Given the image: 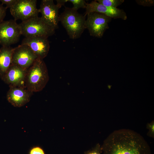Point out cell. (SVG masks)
<instances>
[{"label":"cell","instance_id":"obj_1","mask_svg":"<svg viewBox=\"0 0 154 154\" xmlns=\"http://www.w3.org/2000/svg\"><path fill=\"white\" fill-rule=\"evenodd\" d=\"M104 154H151L147 142L140 134L129 129L115 130L106 139Z\"/></svg>","mask_w":154,"mask_h":154},{"label":"cell","instance_id":"obj_2","mask_svg":"<svg viewBox=\"0 0 154 154\" xmlns=\"http://www.w3.org/2000/svg\"><path fill=\"white\" fill-rule=\"evenodd\" d=\"M49 80L46 66L43 59L37 58L27 70L25 87L33 93L42 91Z\"/></svg>","mask_w":154,"mask_h":154},{"label":"cell","instance_id":"obj_3","mask_svg":"<svg viewBox=\"0 0 154 154\" xmlns=\"http://www.w3.org/2000/svg\"><path fill=\"white\" fill-rule=\"evenodd\" d=\"M86 16L72 8L65 7L59 16V21L66 31L70 38H79L86 29Z\"/></svg>","mask_w":154,"mask_h":154},{"label":"cell","instance_id":"obj_4","mask_svg":"<svg viewBox=\"0 0 154 154\" xmlns=\"http://www.w3.org/2000/svg\"><path fill=\"white\" fill-rule=\"evenodd\" d=\"M21 35L25 37H43L48 38L53 35L55 29L38 16L22 21L19 24Z\"/></svg>","mask_w":154,"mask_h":154},{"label":"cell","instance_id":"obj_5","mask_svg":"<svg viewBox=\"0 0 154 154\" xmlns=\"http://www.w3.org/2000/svg\"><path fill=\"white\" fill-rule=\"evenodd\" d=\"M85 22L86 29L91 36L101 38L109 28L108 24L112 18L104 14L93 12L88 14Z\"/></svg>","mask_w":154,"mask_h":154},{"label":"cell","instance_id":"obj_6","mask_svg":"<svg viewBox=\"0 0 154 154\" xmlns=\"http://www.w3.org/2000/svg\"><path fill=\"white\" fill-rule=\"evenodd\" d=\"M21 35V28L14 19L0 23V45L9 46L17 43Z\"/></svg>","mask_w":154,"mask_h":154},{"label":"cell","instance_id":"obj_7","mask_svg":"<svg viewBox=\"0 0 154 154\" xmlns=\"http://www.w3.org/2000/svg\"><path fill=\"white\" fill-rule=\"evenodd\" d=\"M36 0H18L10 8V12L14 19L24 21L38 16V9L37 7Z\"/></svg>","mask_w":154,"mask_h":154},{"label":"cell","instance_id":"obj_8","mask_svg":"<svg viewBox=\"0 0 154 154\" xmlns=\"http://www.w3.org/2000/svg\"><path fill=\"white\" fill-rule=\"evenodd\" d=\"M37 58L28 46L21 44L14 48L12 63L27 69Z\"/></svg>","mask_w":154,"mask_h":154},{"label":"cell","instance_id":"obj_9","mask_svg":"<svg viewBox=\"0 0 154 154\" xmlns=\"http://www.w3.org/2000/svg\"><path fill=\"white\" fill-rule=\"evenodd\" d=\"M59 9L53 0H42L38 9L42 19L55 29L58 28Z\"/></svg>","mask_w":154,"mask_h":154},{"label":"cell","instance_id":"obj_10","mask_svg":"<svg viewBox=\"0 0 154 154\" xmlns=\"http://www.w3.org/2000/svg\"><path fill=\"white\" fill-rule=\"evenodd\" d=\"M48 38L43 37H25L21 44L28 46L37 58L43 59L47 55L50 49Z\"/></svg>","mask_w":154,"mask_h":154},{"label":"cell","instance_id":"obj_11","mask_svg":"<svg viewBox=\"0 0 154 154\" xmlns=\"http://www.w3.org/2000/svg\"><path fill=\"white\" fill-rule=\"evenodd\" d=\"M27 70L12 63L1 79L9 86L26 88L25 81Z\"/></svg>","mask_w":154,"mask_h":154},{"label":"cell","instance_id":"obj_12","mask_svg":"<svg viewBox=\"0 0 154 154\" xmlns=\"http://www.w3.org/2000/svg\"><path fill=\"white\" fill-rule=\"evenodd\" d=\"M85 9V16L90 13L96 12L104 14L112 18L121 19L123 20L127 19L126 13L123 10L104 5L96 0L87 3Z\"/></svg>","mask_w":154,"mask_h":154},{"label":"cell","instance_id":"obj_13","mask_svg":"<svg viewBox=\"0 0 154 154\" xmlns=\"http://www.w3.org/2000/svg\"><path fill=\"white\" fill-rule=\"evenodd\" d=\"M9 87L7 98L12 105L16 107H20L29 102L33 92L25 87Z\"/></svg>","mask_w":154,"mask_h":154},{"label":"cell","instance_id":"obj_14","mask_svg":"<svg viewBox=\"0 0 154 154\" xmlns=\"http://www.w3.org/2000/svg\"><path fill=\"white\" fill-rule=\"evenodd\" d=\"M14 48L10 46L0 48V77L4 75L12 63Z\"/></svg>","mask_w":154,"mask_h":154},{"label":"cell","instance_id":"obj_15","mask_svg":"<svg viewBox=\"0 0 154 154\" xmlns=\"http://www.w3.org/2000/svg\"><path fill=\"white\" fill-rule=\"evenodd\" d=\"M99 3L104 5L115 8L120 5L124 1V0H97Z\"/></svg>","mask_w":154,"mask_h":154},{"label":"cell","instance_id":"obj_16","mask_svg":"<svg viewBox=\"0 0 154 154\" xmlns=\"http://www.w3.org/2000/svg\"><path fill=\"white\" fill-rule=\"evenodd\" d=\"M67 1L71 3L73 5L72 8L76 11L80 8H86L87 3L84 0H67Z\"/></svg>","mask_w":154,"mask_h":154},{"label":"cell","instance_id":"obj_17","mask_svg":"<svg viewBox=\"0 0 154 154\" xmlns=\"http://www.w3.org/2000/svg\"><path fill=\"white\" fill-rule=\"evenodd\" d=\"M28 154H45V153L44 150L41 147L38 146H35L30 149Z\"/></svg>","mask_w":154,"mask_h":154},{"label":"cell","instance_id":"obj_18","mask_svg":"<svg viewBox=\"0 0 154 154\" xmlns=\"http://www.w3.org/2000/svg\"><path fill=\"white\" fill-rule=\"evenodd\" d=\"M18 0H0L1 4L3 5H5L6 6V9H10L13 7L17 2Z\"/></svg>","mask_w":154,"mask_h":154},{"label":"cell","instance_id":"obj_19","mask_svg":"<svg viewBox=\"0 0 154 154\" xmlns=\"http://www.w3.org/2000/svg\"><path fill=\"white\" fill-rule=\"evenodd\" d=\"M137 3L144 6H151L154 5V1L151 0H136Z\"/></svg>","mask_w":154,"mask_h":154},{"label":"cell","instance_id":"obj_20","mask_svg":"<svg viewBox=\"0 0 154 154\" xmlns=\"http://www.w3.org/2000/svg\"><path fill=\"white\" fill-rule=\"evenodd\" d=\"M7 9L0 3V23L3 21Z\"/></svg>","mask_w":154,"mask_h":154},{"label":"cell","instance_id":"obj_21","mask_svg":"<svg viewBox=\"0 0 154 154\" xmlns=\"http://www.w3.org/2000/svg\"><path fill=\"white\" fill-rule=\"evenodd\" d=\"M56 5L60 8L62 6L64 5L67 2V0H57Z\"/></svg>","mask_w":154,"mask_h":154},{"label":"cell","instance_id":"obj_22","mask_svg":"<svg viewBox=\"0 0 154 154\" xmlns=\"http://www.w3.org/2000/svg\"><path fill=\"white\" fill-rule=\"evenodd\" d=\"M88 154H100V153L96 151H94Z\"/></svg>","mask_w":154,"mask_h":154},{"label":"cell","instance_id":"obj_23","mask_svg":"<svg viewBox=\"0 0 154 154\" xmlns=\"http://www.w3.org/2000/svg\"><path fill=\"white\" fill-rule=\"evenodd\" d=\"M151 127L152 130L153 131V132L154 131V125H152Z\"/></svg>","mask_w":154,"mask_h":154}]
</instances>
